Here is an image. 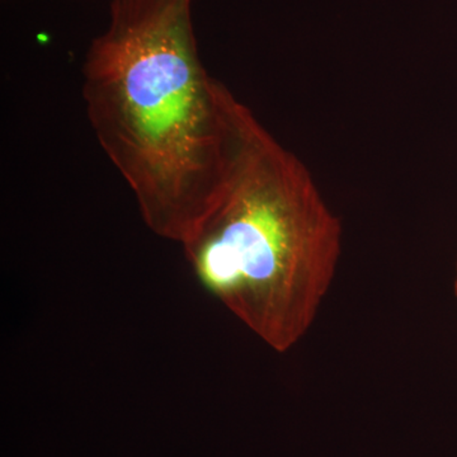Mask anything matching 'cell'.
<instances>
[{
    "label": "cell",
    "mask_w": 457,
    "mask_h": 457,
    "mask_svg": "<svg viewBox=\"0 0 457 457\" xmlns=\"http://www.w3.org/2000/svg\"><path fill=\"white\" fill-rule=\"evenodd\" d=\"M87 116L153 233L182 245L220 180L231 92L204 68L192 0H111L83 65Z\"/></svg>",
    "instance_id": "1"
},
{
    "label": "cell",
    "mask_w": 457,
    "mask_h": 457,
    "mask_svg": "<svg viewBox=\"0 0 457 457\" xmlns=\"http://www.w3.org/2000/svg\"><path fill=\"white\" fill-rule=\"evenodd\" d=\"M182 245L206 293L286 352L332 285L342 228L308 168L231 96L220 180Z\"/></svg>",
    "instance_id": "2"
},
{
    "label": "cell",
    "mask_w": 457,
    "mask_h": 457,
    "mask_svg": "<svg viewBox=\"0 0 457 457\" xmlns=\"http://www.w3.org/2000/svg\"><path fill=\"white\" fill-rule=\"evenodd\" d=\"M455 294L457 296V266H456V279H455Z\"/></svg>",
    "instance_id": "3"
}]
</instances>
